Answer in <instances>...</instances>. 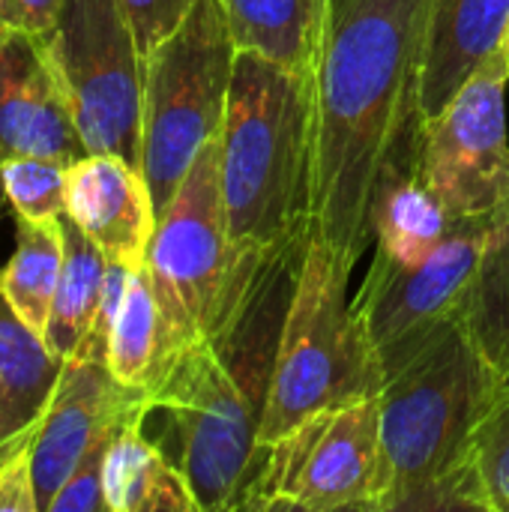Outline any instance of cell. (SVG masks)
I'll return each instance as SVG.
<instances>
[{"label":"cell","mask_w":509,"mask_h":512,"mask_svg":"<svg viewBox=\"0 0 509 512\" xmlns=\"http://www.w3.org/2000/svg\"><path fill=\"white\" fill-rule=\"evenodd\" d=\"M432 0H336L315 69L312 237L351 267L384 186L417 168Z\"/></svg>","instance_id":"cell-1"},{"label":"cell","mask_w":509,"mask_h":512,"mask_svg":"<svg viewBox=\"0 0 509 512\" xmlns=\"http://www.w3.org/2000/svg\"><path fill=\"white\" fill-rule=\"evenodd\" d=\"M144 402L147 393L132 390L111 375L108 345L84 339L66 360L57 393L30 447L39 512H48L51 498L78 468L90 444Z\"/></svg>","instance_id":"cell-12"},{"label":"cell","mask_w":509,"mask_h":512,"mask_svg":"<svg viewBox=\"0 0 509 512\" xmlns=\"http://www.w3.org/2000/svg\"><path fill=\"white\" fill-rule=\"evenodd\" d=\"M144 414L135 411L114 435L105 456L108 512H201L183 471L144 432Z\"/></svg>","instance_id":"cell-17"},{"label":"cell","mask_w":509,"mask_h":512,"mask_svg":"<svg viewBox=\"0 0 509 512\" xmlns=\"http://www.w3.org/2000/svg\"><path fill=\"white\" fill-rule=\"evenodd\" d=\"M0 192H3V183H0Z\"/></svg>","instance_id":"cell-31"},{"label":"cell","mask_w":509,"mask_h":512,"mask_svg":"<svg viewBox=\"0 0 509 512\" xmlns=\"http://www.w3.org/2000/svg\"><path fill=\"white\" fill-rule=\"evenodd\" d=\"M498 54H501V60H504V66H507V72H509V24H507V30H504V36H501Z\"/></svg>","instance_id":"cell-30"},{"label":"cell","mask_w":509,"mask_h":512,"mask_svg":"<svg viewBox=\"0 0 509 512\" xmlns=\"http://www.w3.org/2000/svg\"><path fill=\"white\" fill-rule=\"evenodd\" d=\"M69 165L51 156H12L0 162L3 195L15 216L57 219L66 213Z\"/></svg>","instance_id":"cell-24"},{"label":"cell","mask_w":509,"mask_h":512,"mask_svg":"<svg viewBox=\"0 0 509 512\" xmlns=\"http://www.w3.org/2000/svg\"><path fill=\"white\" fill-rule=\"evenodd\" d=\"M0 512H39L30 447L0 462Z\"/></svg>","instance_id":"cell-28"},{"label":"cell","mask_w":509,"mask_h":512,"mask_svg":"<svg viewBox=\"0 0 509 512\" xmlns=\"http://www.w3.org/2000/svg\"><path fill=\"white\" fill-rule=\"evenodd\" d=\"M381 393L318 411L258 447L237 510H384Z\"/></svg>","instance_id":"cell-7"},{"label":"cell","mask_w":509,"mask_h":512,"mask_svg":"<svg viewBox=\"0 0 509 512\" xmlns=\"http://www.w3.org/2000/svg\"><path fill=\"white\" fill-rule=\"evenodd\" d=\"M237 42L222 0H198L189 18L144 57L141 174L156 216L198 153L222 132Z\"/></svg>","instance_id":"cell-6"},{"label":"cell","mask_w":509,"mask_h":512,"mask_svg":"<svg viewBox=\"0 0 509 512\" xmlns=\"http://www.w3.org/2000/svg\"><path fill=\"white\" fill-rule=\"evenodd\" d=\"M240 255L228 237L216 135L198 153L168 207L156 216L144 261L162 312L171 363L213 327Z\"/></svg>","instance_id":"cell-8"},{"label":"cell","mask_w":509,"mask_h":512,"mask_svg":"<svg viewBox=\"0 0 509 512\" xmlns=\"http://www.w3.org/2000/svg\"><path fill=\"white\" fill-rule=\"evenodd\" d=\"M501 384L462 321L384 381V512L486 510L471 456Z\"/></svg>","instance_id":"cell-3"},{"label":"cell","mask_w":509,"mask_h":512,"mask_svg":"<svg viewBox=\"0 0 509 512\" xmlns=\"http://www.w3.org/2000/svg\"><path fill=\"white\" fill-rule=\"evenodd\" d=\"M336 0H222L237 51L315 78Z\"/></svg>","instance_id":"cell-18"},{"label":"cell","mask_w":509,"mask_h":512,"mask_svg":"<svg viewBox=\"0 0 509 512\" xmlns=\"http://www.w3.org/2000/svg\"><path fill=\"white\" fill-rule=\"evenodd\" d=\"M315 78L237 51L219 132V183L228 237L267 252L312 231Z\"/></svg>","instance_id":"cell-4"},{"label":"cell","mask_w":509,"mask_h":512,"mask_svg":"<svg viewBox=\"0 0 509 512\" xmlns=\"http://www.w3.org/2000/svg\"><path fill=\"white\" fill-rule=\"evenodd\" d=\"M351 270L324 240L309 237L279 339L258 447L318 411L381 393L384 378L375 351L348 297Z\"/></svg>","instance_id":"cell-5"},{"label":"cell","mask_w":509,"mask_h":512,"mask_svg":"<svg viewBox=\"0 0 509 512\" xmlns=\"http://www.w3.org/2000/svg\"><path fill=\"white\" fill-rule=\"evenodd\" d=\"M60 222H63V273L51 303L45 342L57 357L69 360L96 324L105 276H108V258L66 213L60 216Z\"/></svg>","instance_id":"cell-20"},{"label":"cell","mask_w":509,"mask_h":512,"mask_svg":"<svg viewBox=\"0 0 509 512\" xmlns=\"http://www.w3.org/2000/svg\"><path fill=\"white\" fill-rule=\"evenodd\" d=\"M147 405V402H144ZM141 405V408H144ZM138 408V411H141ZM135 414V411H132ZM129 414V417H132ZM123 417L120 423H114L111 429H105L93 444L90 450L84 453V459L78 462V468L69 474V480L57 489V495L51 498L48 512H108L105 504V489H102V474H105V456H108V447L117 435V429L129 420Z\"/></svg>","instance_id":"cell-26"},{"label":"cell","mask_w":509,"mask_h":512,"mask_svg":"<svg viewBox=\"0 0 509 512\" xmlns=\"http://www.w3.org/2000/svg\"><path fill=\"white\" fill-rule=\"evenodd\" d=\"M171 366L168 339L162 312L147 276V267H138L129 276L126 294L114 315L108 333V369L111 375L141 393H150Z\"/></svg>","instance_id":"cell-21"},{"label":"cell","mask_w":509,"mask_h":512,"mask_svg":"<svg viewBox=\"0 0 509 512\" xmlns=\"http://www.w3.org/2000/svg\"><path fill=\"white\" fill-rule=\"evenodd\" d=\"M462 324L492 372L509 378V198L489 216L486 246L468 288Z\"/></svg>","instance_id":"cell-22"},{"label":"cell","mask_w":509,"mask_h":512,"mask_svg":"<svg viewBox=\"0 0 509 512\" xmlns=\"http://www.w3.org/2000/svg\"><path fill=\"white\" fill-rule=\"evenodd\" d=\"M66 216L108 261L144 267L156 231V207L138 165L117 153H87L69 165Z\"/></svg>","instance_id":"cell-14"},{"label":"cell","mask_w":509,"mask_h":512,"mask_svg":"<svg viewBox=\"0 0 509 512\" xmlns=\"http://www.w3.org/2000/svg\"><path fill=\"white\" fill-rule=\"evenodd\" d=\"M66 360L0 294V462L33 447Z\"/></svg>","instance_id":"cell-16"},{"label":"cell","mask_w":509,"mask_h":512,"mask_svg":"<svg viewBox=\"0 0 509 512\" xmlns=\"http://www.w3.org/2000/svg\"><path fill=\"white\" fill-rule=\"evenodd\" d=\"M12 156H51L72 165L87 156V147L45 39L0 27V162Z\"/></svg>","instance_id":"cell-13"},{"label":"cell","mask_w":509,"mask_h":512,"mask_svg":"<svg viewBox=\"0 0 509 512\" xmlns=\"http://www.w3.org/2000/svg\"><path fill=\"white\" fill-rule=\"evenodd\" d=\"M489 216L462 219L423 264L402 267L378 255L372 258L354 309L384 381L408 366L438 333L462 321L468 288L486 246Z\"/></svg>","instance_id":"cell-10"},{"label":"cell","mask_w":509,"mask_h":512,"mask_svg":"<svg viewBox=\"0 0 509 512\" xmlns=\"http://www.w3.org/2000/svg\"><path fill=\"white\" fill-rule=\"evenodd\" d=\"M63 0H0V27L30 36H48Z\"/></svg>","instance_id":"cell-29"},{"label":"cell","mask_w":509,"mask_h":512,"mask_svg":"<svg viewBox=\"0 0 509 512\" xmlns=\"http://www.w3.org/2000/svg\"><path fill=\"white\" fill-rule=\"evenodd\" d=\"M198 0H120L141 57L153 54L195 9Z\"/></svg>","instance_id":"cell-27"},{"label":"cell","mask_w":509,"mask_h":512,"mask_svg":"<svg viewBox=\"0 0 509 512\" xmlns=\"http://www.w3.org/2000/svg\"><path fill=\"white\" fill-rule=\"evenodd\" d=\"M507 81L495 51L420 126L417 177L456 219H483L509 198Z\"/></svg>","instance_id":"cell-11"},{"label":"cell","mask_w":509,"mask_h":512,"mask_svg":"<svg viewBox=\"0 0 509 512\" xmlns=\"http://www.w3.org/2000/svg\"><path fill=\"white\" fill-rule=\"evenodd\" d=\"M312 231L243 252L213 327L177 354L147 393L153 441L189 480L201 512L237 510L258 456L279 339Z\"/></svg>","instance_id":"cell-2"},{"label":"cell","mask_w":509,"mask_h":512,"mask_svg":"<svg viewBox=\"0 0 509 512\" xmlns=\"http://www.w3.org/2000/svg\"><path fill=\"white\" fill-rule=\"evenodd\" d=\"M63 273V222L15 216V252L0 270V294L15 315L45 336Z\"/></svg>","instance_id":"cell-23"},{"label":"cell","mask_w":509,"mask_h":512,"mask_svg":"<svg viewBox=\"0 0 509 512\" xmlns=\"http://www.w3.org/2000/svg\"><path fill=\"white\" fill-rule=\"evenodd\" d=\"M477 483L486 498V510L509 512V378L501 384L471 456Z\"/></svg>","instance_id":"cell-25"},{"label":"cell","mask_w":509,"mask_h":512,"mask_svg":"<svg viewBox=\"0 0 509 512\" xmlns=\"http://www.w3.org/2000/svg\"><path fill=\"white\" fill-rule=\"evenodd\" d=\"M444 201L417 177V168L396 174L375 207V255L402 267L423 264L459 225Z\"/></svg>","instance_id":"cell-19"},{"label":"cell","mask_w":509,"mask_h":512,"mask_svg":"<svg viewBox=\"0 0 509 512\" xmlns=\"http://www.w3.org/2000/svg\"><path fill=\"white\" fill-rule=\"evenodd\" d=\"M509 24V0H432L420 75V126L432 120L468 75L489 60Z\"/></svg>","instance_id":"cell-15"},{"label":"cell","mask_w":509,"mask_h":512,"mask_svg":"<svg viewBox=\"0 0 509 512\" xmlns=\"http://www.w3.org/2000/svg\"><path fill=\"white\" fill-rule=\"evenodd\" d=\"M45 48L87 153L141 168L144 57L120 0H63Z\"/></svg>","instance_id":"cell-9"}]
</instances>
